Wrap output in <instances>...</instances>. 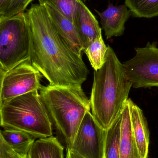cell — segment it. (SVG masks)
<instances>
[{
    "label": "cell",
    "instance_id": "obj_12",
    "mask_svg": "<svg viewBox=\"0 0 158 158\" xmlns=\"http://www.w3.org/2000/svg\"><path fill=\"white\" fill-rule=\"evenodd\" d=\"M133 134L141 158H148L149 144V131L143 110L128 98Z\"/></svg>",
    "mask_w": 158,
    "mask_h": 158
},
{
    "label": "cell",
    "instance_id": "obj_18",
    "mask_svg": "<svg viewBox=\"0 0 158 158\" xmlns=\"http://www.w3.org/2000/svg\"><path fill=\"white\" fill-rule=\"evenodd\" d=\"M107 48L101 36L96 38L84 49L95 71L99 69L104 64Z\"/></svg>",
    "mask_w": 158,
    "mask_h": 158
},
{
    "label": "cell",
    "instance_id": "obj_23",
    "mask_svg": "<svg viewBox=\"0 0 158 158\" xmlns=\"http://www.w3.org/2000/svg\"><path fill=\"white\" fill-rule=\"evenodd\" d=\"M6 71H5L2 66L0 65V104L1 103V94H2V85L4 77Z\"/></svg>",
    "mask_w": 158,
    "mask_h": 158
},
{
    "label": "cell",
    "instance_id": "obj_16",
    "mask_svg": "<svg viewBox=\"0 0 158 158\" xmlns=\"http://www.w3.org/2000/svg\"><path fill=\"white\" fill-rule=\"evenodd\" d=\"M121 114L106 130L104 158H120Z\"/></svg>",
    "mask_w": 158,
    "mask_h": 158
},
{
    "label": "cell",
    "instance_id": "obj_13",
    "mask_svg": "<svg viewBox=\"0 0 158 158\" xmlns=\"http://www.w3.org/2000/svg\"><path fill=\"white\" fill-rule=\"evenodd\" d=\"M119 158H141L133 134L128 100L121 113Z\"/></svg>",
    "mask_w": 158,
    "mask_h": 158
},
{
    "label": "cell",
    "instance_id": "obj_17",
    "mask_svg": "<svg viewBox=\"0 0 158 158\" xmlns=\"http://www.w3.org/2000/svg\"><path fill=\"white\" fill-rule=\"evenodd\" d=\"M134 17L152 18L158 16V0H125Z\"/></svg>",
    "mask_w": 158,
    "mask_h": 158
},
{
    "label": "cell",
    "instance_id": "obj_24",
    "mask_svg": "<svg viewBox=\"0 0 158 158\" xmlns=\"http://www.w3.org/2000/svg\"><path fill=\"white\" fill-rule=\"evenodd\" d=\"M66 158H84L79 155H77L76 153L72 152L69 148H67L66 156Z\"/></svg>",
    "mask_w": 158,
    "mask_h": 158
},
{
    "label": "cell",
    "instance_id": "obj_3",
    "mask_svg": "<svg viewBox=\"0 0 158 158\" xmlns=\"http://www.w3.org/2000/svg\"><path fill=\"white\" fill-rule=\"evenodd\" d=\"M40 94L52 126L69 148L85 114L91 109L90 99L81 86H42Z\"/></svg>",
    "mask_w": 158,
    "mask_h": 158
},
{
    "label": "cell",
    "instance_id": "obj_22",
    "mask_svg": "<svg viewBox=\"0 0 158 158\" xmlns=\"http://www.w3.org/2000/svg\"><path fill=\"white\" fill-rule=\"evenodd\" d=\"M6 158H27V156H21L13 151L11 148L7 152Z\"/></svg>",
    "mask_w": 158,
    "mask_h": 158
},
{
    "label": "cell",
    "instance_id": "obj_11",
    "mask_svg": "<svg viewBox=\"0 0 158 158\" xmlns=\"http://www.w3.org/2000/svg\"><path fill=\"white\" fill-rule=\"evenodd\" d=\"M48 15L56 30L68 45L79 55L81 56L83 46L74 23L58 10L44 5Z\"/></svg>",
    "mask_w": 158,
    "mask_h": 158
},
{
    "label": "cell",
    "instance_id": "obj_14",
    "mask_svg": "<svg viewBox=\"0 0 158 158\" xmlns=\"http://www.w3.org/2000/svg\"><path fill=\"white\" fill-rule=\"evenodd\" d=\"M27 158H64V147L53 135L40 138L32 145Z\"/></svg>",
    "mask_w": 158,
    "mask_h": 158
},
{
    "label": "cell",
    "instance_id": "obj_1",
    "mask_svg": "<svg viewBox=\"0 0 158 158\" xmlns=\"http://www.w3.org/2000/svg\"><path fill=\"white\" fill-rule=\"evenodd\" d=\"M31 35L30 62L51 85L81 86L89 70L82 56L58 33L45 6L32 4L27 11Z\"/></svg>",
    "mask_w": 158,
    "mask_h": 158
},
{
    "label": "cell",
    "instance_id": "obj_8",
    "mask_svg": "<svg viewBox=\"0 0 158 158\" xmlns=\"http://www.w3.org/2000/svg\"><path fill=\"white\" fill-rule=\"evenodd\" d=\"M42 75L27 61L6 71L4 77L1 102L24 94L40 90Z\"/></svg>",
    "mask_w": 158,
    "mask_h": 158
},
{
    "label": "cell",
    "instance_id": "obj_4",
    "mask_svg": "<svg viewBox=\"0 0 158 158\" xmlns=\"http://www.w3.org/2000/svg\"><path fill=\"white\" fill-rule=\"evenodd\" d=\"M0 126L23 131L36 139L53 134L52 124L38 90L2 101Z\"/></svg>",
    "mask_w": 158,
    "mask_h": 158
},
{
    "label": "cell",
    "instance_id": "obj_9",
    "mask_svg": "<svg viewBox=\"0 0 158 158\" xmlns=\"http://www.w3.org/2000/svg\"><path fill=\"white\" fill-rule=\"evenodd\" d=\"M100 19L102 29L106 39L122 35L125 30V24L132 15L125 4L115 6L109 2L107 8L103 12L95 10Z\"/></svg>",
    "mask_w": 158,
    "mask_h": 158
},
{
    "label": "cell",
    "instance_id": "obj_19",
    "mask_svg": "<svg viewBox=\"0 0 158 158\" xmlns=\"http://www.w3.org/2000/svg\"><path fill=\"white\" fill-rule=\"evenodd\" d=\"M81 0H39L41 5H48L74 23L78 4Z\"/></svg>",
    "mask_w": 158,
    "mask_h": 158
},
{
    "label": "cell",
    "instance_id": "obj_6",
    "mask_svg": "<svg viewBox=\"0 0 158 158\" xmlns=\"http://www.w3.org/2000/svg\"><path fill=\"white\" fill-rule=\"evenodd\" d=\"M157 43L148 42L143 48L135 49L133 58L123 63L127 79L135 88L158 87Z\"/></svg>",
    "mask_w": 158,
    "mask_h": 158
},
{
    "label": "cell",
    "instance_id": "obj_15",
    "mask_svg": "<svg viewBox=\"0 0 158 158\" xmlns=\"http://www.w3.org/2000/svg\"><path fill=\"white\" fill-rule=\"evenodd\" d=\"M2 135L9 147L21 156H27L36 138L27 133L19 130L4 129Z\"/></svg>",
    "mask_w": 158,
    "mask_h": 158
},
{
    "label": "cell",
    "instance_id": "obj_20",
    "mask_svg": "<svg viewBox=\"0 0 158 158\" xmlns=\"http://www.w3.org/2000/svg\"><path fill=\"white\" fill-rule=\"evenodd\" d=\"M34 0H7L3 7L2 15L11 17L23 13Z\"/></svg>",
    "mask_w": 158,
    "mask_h": 158
},
{
    "label": "cell",
    "instance_id": "obj_26",
    "mask_svg": "<svg viewBox=\"0 0 158 158\" xmlns=\"http://www.w3.org/2000/svg\"><path fill=\"white\" fill-rule=\"evenodd\" d=\"M83 1H84V2H85V1H86V0H83Z\"/></svg>",
    "mask_w": 158,
    "mask_h": 158
},
{
    "label": "cell",
    "instance_id": "obj_7",
    "mask_svg": "<svg viewBox=\"0 0 158 158\" xmlns=\"http://www.w3.org/2000/svg\"><path fill=\"white\" fill-rule=\"evenodd\" d=\"M106 131L102 129L88 111L79 126L69 148L84 158H104Z\"/></svg>",
    "mask_w": 158,
    "mask_h": 158
},
{
    "label": "cell",
    "instance_id": "obj_2",
    "mask_svg": "<svg viewBox=\"0 0 158 158\" xmlns=\"http://www.w3.org/2000/svg\"><path fill=\"white\" fill-rule=\"evenodd\" d=\"M131 87L122 64L108 45L104 64L94 72L90 99L92 115L102 129L106 131L120 115Z\"/></svg>",
    "mask_w": 158,
    "mask_h": 158
},
{
    "label": "cell",
    "instance_id": "obj_21",
    "mask_svg": "<svg viewBox=\"0 0 158 158\" xmlns=\"http://www.w3.org/2000/svg\"><path fill=\"white\" fill-rule=\"evenodd\" d=\"M10 148L5 141L0 130V158H6L7 152Z\"/></svg>",
    "mask_w": 158,
    "mask_h": 158
},
{
    "label": "cell",
    "instance_id": "obj_5",
    "mask_svg": "<svg viewBox=\"0 0 158 158\" xmlns=\"http://www.w3.org/2000/svg\"><path fill=\"white\" fill-rule=\"evenodd\" d=\"M31 35L27 13L0 16V65L5 71L30 61Z\"/></svg>",
    "mask_w": 158,
    "mask_h": 158
},
{
    "label": "cell",
    "instance_id": "obj_25",
    "mask_svg": "<svg viewBox=\"0 0 158 158\" xmlns=\"http://www.w3.org/2000/svg\"><path fill=\"white\" fill-rule=\"evenodd\" d=\"M7 0H0V16L2 15V12L3 6H4Z\"/></svg>",
    "mask_w": 158,
    "mask_h": 158
},
{
    "label": "cell",
    "instance_id": "obj_10",
    "mask_svg": "<svg viewBox=\"0 0 158 158\" xmlns=\"http://www.w3.org/2000/svg\"><path fill=\"white\" fill-rule=\"evenodd\" d=\"M74 24L84 49L96 38L102 36L98 21L82 0L78 4Z\"/></svg>",
    "mask_w": 158,
    "mask_h": 158
}]
</instances>
